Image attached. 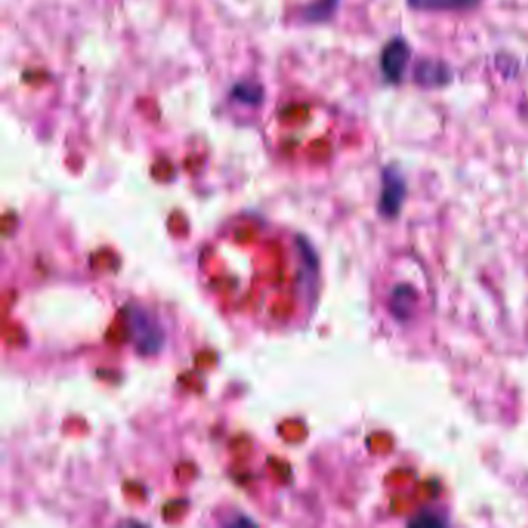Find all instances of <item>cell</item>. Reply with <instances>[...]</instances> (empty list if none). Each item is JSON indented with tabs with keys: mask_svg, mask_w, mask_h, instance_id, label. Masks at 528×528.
Returning <instances> with one entry per match:
<instances>
[{
	"mask_svg": "<svg viewBox=\"0 0 528 528\" xmlns=\"http://www.w3.org/2000/svg\"><path fill=\"white\" fill-rule=\"evenodd\" d=\"M453 79V72L445 62L437 59H420L415 64L414 81L425 89H439L448 86Z\"/></svg>",
	"mask_w": 528,
	"mask_h": 528,
	"instance_id": "obj_3",
	"label": "cell"
},
{
	"mask_svg": "<svg viewBox=\"0 0 528 528\" xmlns=\"http://www.w3.org/2000/svg\"><path fill=\"white\" fill-rule=\"evenodd\" d=\"M409 59H411V47L408 42L403 38L391 39L383 48L380 56V67L384 78L392 84L400 83L405 75Z\"/></svg>",
	"mask_w": 528,
	"mask_h": 528,
	"instance_id": "obj_2",
	"label": "cell"
},
{
	"mask_svg": "<svg viewBox=\"0 0 528 528\" xmlns=\"http://www.w3.org/2000/svg\"><path fill=\"white\" fill-rule=\"evenodd\" d=\"M406 180L402 172L398 171L395 166H388L383 171V188H381L380 203L378 210L384 217H397L402 211L405 203Z\"/></svg>",
	"mask_w": 528,
	"mask_h": 528,
	"instance_id": "obj_1",
	"label": "cell"
},
{
	"mask_svg": "<svg viewBox=\"0 0 528 528\" xmlns=\"http://www.w3.org/2000/svg\"><path fill=\"white\" fill-rule=\"evenodd\" d=\"M480 0H408L409 7L417 11H459L470 10Z\"/></svg>",
	"mask_w": 528,
	"mask_h": 528,
	"instance_id": "obj_4",
	"label": "cell"
}]
</instances>
